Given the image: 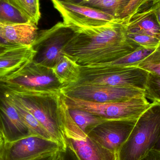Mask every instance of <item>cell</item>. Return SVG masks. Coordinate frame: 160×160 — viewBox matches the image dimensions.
I'll return each mask as SVG.
<instances>
[{
  "label": "cell",
  "mask_w": 160,
  "mask_h": 160,
  "mask_svg": "<svg viewBox=\"0 0 160 160\" xmlns=\"http://www.w3.org/2000/svg\"><path fill=\"white\" fill-rule=\"evenodd\" d=\"M61 154L64 160H80L74 150L68 145L64 150L61 151Z\"/></svg>",
  "instance_id": "83f0119b"
},
{
  "label": "cell",
  "mask_w": 160,
  "mask_h": 160,
  "mask_svg": "<svg viewBox=\"0 0 160 160\" xmlns=\"http://www.w3.org/2000/svg\"><path fill=\"white\" fill-rule=\"evenodd\" d=\"M0 85L18 93L60 92L64 87L52 68L32 61L15 73L1 79Z\"/></svg>",
  "instance_id": "5b68a950"
},
{
  "label": "cell",
  "mask_w": 160,
  "mask_h": 160,
  "mask_svg": "<svg viewBox=\"0 0 160 160\" xmlns=\"http://www.w3.org/2000/svg\"><path fill=\"white\" fill-rule=\"evenodd\" d=\"M69 112L75 123L85 133L88 128L107 121L91 113L80 109H69Z\"/></svg>",
  "instance_id": "603a6c76"
},
{
  "label": "cell",
  "mask_w": 160,
  "mask_h": 160,
  "mask_svg": "<svg viewBox=\"0 0 160 160\" xmlns=\"http://www.w3.org/2000/svg\"><path fill=\"white\" fill-rule=\"evenodd\" d=\"M61 151L48 153L30 160H56L61 154Z\"/></svg>",
  "instance_id": "f1b7e54d"
},
{
  "label": "cell",
  "mask_w": 160,
  "mask_h": 160,
  "mask_svg": "<svg viewBox=\"0 0 160 160\" xmlns=\"http://www.w3.org/2000/svg\"><path fill=\"white\" fill-rule=\"evenodd\" d=\"M74 32L73 28L64 22H58L50 29L39 31L32 46L35 51L33 62L52 68L64 55L65 46Z\"/></svg>",
  "instance_id": "52a82bcc"
},
{
  "label": "cell",
  "mask_w": 160,
  "mask_h": 160,
  "mask_svg": "<svg viewBox=\"0 0 160 160\" xmlns=\"http://www.w3.org/2000/svg\"><path fill=\"white\" fill-rule=\"evenodd\" d=\"M135 67L160 77V43L156 49Z\"/></svg>",
  "instance_id": "cb8c5ba5"
},
{
  "label": "cell",
  "mask_w": 160,
  "mask_h": 160,
  "mask_svg": "<svg viewBox=\"0 0 160 160\" xmlns=\"http://www.w3.org/2000/svg\"><path fill=\"white\" fill-rule=\"evenodd\" d=\"M52 68L64 87L76 83L79 79L80 66L67 55H64Z\"/></svg>",
  "instance_id": "e0dca14e"
},
{
  "label": "cell",
  "mask_w": 160,
  "mask_h": 160,
  "mask_svg": "<svg viewBox=\"0 0 160 160\" xmlns=\"http://www.w3.org/2000/svg\"><path fill=\"white\" fill-rule=\"evenodd\" d=\"M153 102L118 150V160H140L153 150L160 135V104Z\"/></svg>",
  "instance_id": "3957f363"
},
{
  "label": "cell",
  "mask_w": 160,
  "mask_h": 160,
  "mask_svg": "<svg viewBox=\"0 0 160 160\" xmlns=\"http://www.w3.org/2000/svg\"><path fill=\"white\" fill-rule=\"evenodd\" d=\"M62 92L70 98L98 103L125 101L145 95L144 90L138 88L89 84L66 86Z\"/></svg>",
  "instance_id": "ba28073f"
},
{
  "label": "cell",
  "mask_w": 160,
  "mask_h": 160,
  "mask_svg": "<svg viewBox=\"0 0 160 160\" xmlns=\"http://www.w3.org/2000/svg\"><path fill=\"white\" fill-rule=\"evenodd\" d=\"M35 54L32 46H19L0 55V79L11 75L32 61Z\"/></svg>",
  "instance_id": "5bb4252c"
},
{
  "label": "cell",
  "mask_w": 160,
  "mask_h": 160,
  "mask_svg": "<svg viewBox=\"0 0 160 160\" xmlns=\"http://www.w3.org/2000/svg\"><path fill=\"white\" fill-rule=\"evenodd\" d=\"M29 22H31L28 18L8 0H0V24H19Z\"/></svg>",
  "instance_id": "ffe728a7"
},
{
  "label": "cell",
  "mask_w": 160,
  "mask_h": 160,
  "mask_svg": "<svg viewBox=\"0 0 160 160\" xmlns=\"http://www.w3.org/2000/svg\"><path fill=\"white\" fill-rule=\"evenodd\" d=\"M58 151L62 148L55 141L30 135L14 142H4L1 158L2 160H30Z\"/></svg>",
  "instance_id": "30bf717a"
},
{
  "label": "cell",
  "mask_w": 160,
  "mask_h": 160,
  "mask_svg": "<svg viewBox=\"0 0 160 160\" xmlns=\"http://www.w3.org/2000/svg\"><path fill=\"white\" fill-rule=\"evenodd\" d=\"M23 13L31 22L38 25L40 18L39 0H8Z\"/></svg>",
  "instance_id": "44dd1931"
},
{
  "label": "cell",
  "mask_w": 160,
  "mask_h": 160,
  "mask_svg": "<svg viewBox=\"0 0 160 160\" xmlns=\"http://www.w3.org/2000/svg\"><path fill=\"white\" fill-rule=\"evenodd\" d=\"M150 8H154L155 16H156L158 23L160 27V5L153 7Z\"/></svg>",
  "instance_id": "1f68e13d"
},
{
  "label": "cell",
  "mask_w": 160,
  "mask_h": 160,
  "mask_svg": "<svg viewBox=\"0 0 160 160\" xmlns=\"http://www.w3.org/2000/svg\"><path fill=\"white\" fill-rule=\"evenodd\" d=\"M38 32L37 25L32 22L0 24V37L8 43L17 46H32Z\"/></svg>",
  "instance_id": "9a60e30c"
},
{
  "label": "cell",
  "mask_w": 160,
  "mask_h": 160,
  "mask_svg": "<svg viewBox=\"0 0 160 160\" xmlns=\"http://www.w3.org/2000/svg\"><path fill=\"white\" fill-rule=\"evenodd\" d=\"M130 0H89L81 3L108 13L115 18H120L121 14Z\"/></svg>",
  "instance_id": "d6986e66"
},
{
  "label": "cell",
  "mask_w": 160,
  "mask_h": 160,
  "mask_svg": "<svg viewBox=\"0 0 160 160\" xmlns=\"http://www.w3.org/2000/svg\"><path fill=\"white\" fill-rule=\"evenodd\" d=\"M0 118L4 142H10L32 135L17 108L0 85Z\"/></svg>",
  "instance_id": "7c38bea8"
},
{
  "label": "cell",
  "mask_w": 160,
  "mask_h": 160,
  "mask_svg": "<svg viewBox=\"0 0 160 160\" xmlns=\"http://www.w3.org/2000/svg\"><path fill=\"white\" fill-rule=\"evenodd\" d=\"M63 96L69 109L87 111L105 120H137L153 103H150L145 95L125 101L105 103L91 102Z\"/></svg>",
  "instance_id": "8992f818"
},
{
  "label": "cell",
  "mask_w": 160,
  "mask_h": 160,
  "mask_svg": "<svg viewBox=\"0 0 160 160\" xmlns=\"http://www.w3.org/2000/svg\"><path fill=\"white\" fill-rule=\"evenodd\" d=\"M67 25L91 28L106 25L116 19L112 15L75 0H51Z\"/></svg>",
  "instance_id": "9c48e42d"
},
{
  "label": "cell",
  "mask_w": 160,
  "mask_h": 160,
  "mask_svg": "<svg viewBox=\"0 0 160 160\" xmlns=\"http://www.w3.org/2000/svg\"><path fill=\"white\" fill-rule=\"evenodd\" d=\"M2 86L7 96L17 108L23 123L29 129L31 134L37 135L48 140H52L48 132L32 114V113L7 88Z\"/></svg>",
  "instance_id": "ac0fdd59"
},
{
  "label": "cell",
  "mask_w": 160,
  "mask_h": 160,
  "mask_svg": "<svg viewBox=\"0 0 160 160\" xmlns=\"http://www.w3.org/2000/svg\"><path fill=\"white\" fill-rule=\"evenodd\" d=\"M146 0H130L121 14L120 18L128 20L138 13L144 3Z\"/></svg>",
  "instance_id": "4316f807"
},
{
  "label": "cell",
  "mask_w": 160,
  "mask_h": 160,
  "mask_svg": "<svg viewBox=\"0 0 160 160\" xmlns=\"http://www.w3.org/2000/svg\"><path fill=\"white\" fill-rule=\"evenodd\" d=\"M4 142V140L2 136H0V155H1V152H2V149Z\"/></svg>",
  "instance_id": "d590c367"
},
{
  "label": "cell",
  "mask_w": 160,
  "mask_h": 160,
  "mask_svg": "<svg viewBox=\"0 0 160 160\" xmlns=\"http://www.w3.org/2000/svg\"><path fill=\"white\" fill-rule=\"evenodd\" d=\"M88 1L89 0H82L81 2H88Z\"/></svg>",
  "instance_id": "f35d334b"
},
{
  "label": "cell",
  "mask_w": 160,
  "mask_h": 160,
  "mask_svg": "<svg viewBox=\"0 0 160 160\" xmlns=\"http://www.w3.org/2000/svg\"><path fill=\"white\" fill-rule=\"evenodd\" d=\"M7 89L59 143L62 151L64 150L67 146L64 134L74 129L77 124L70 116L62 91L18 93Z\"/></svg>",
  "instance_id": "7a4b0ae2"
},
{
  "label": "cell",
  "mask_w": 160,
  "mask_h": 160,
  "mask_svg": "<svg viewBox=\"0 0 160 160\" xmlns=\"http://www.w3.org/2000/svg\"><path fill=\"white\" fill-rule=\"evenodd\" d=\"M159 5H160V0H146L143 5L141 8L139 12Z\"/></svg>",
  "instance_id": "4dcf8cb0"
},
{
  "label": "cell",
  "mask_w": 160,
  "mask_h": 160,
  "mask_svg": "<svg viewBox=\"0 0 160 160\" xmlns=\"http://www.w3.org/2000/svg\"><path fill=\"white\" fill-rule=\"evenodd\" d=\"M0 45H5V46H15V47H19V46H17V45H13V44H9V43H8L7 41L4 40L1 37H0Z\"/></svg>",
  "instance_id": "836d02e7"
},
{
  "label": "cell",
  "mask_w": 160,
  "mask_h": 160,
  "mask_svg": "<svg viewBox=\"0 0 160 160\" xmlns=\"http://www.w3.org/2000/svg\"><path fill=\"white\" fill-rule=\"evenodd\" d=\"M0 131L2 133V122H1V118H0Z\"/></svg>",
  "instance_id": "74e56055"
},
{
  "label": "cell",
  "mask_w": 160,
  "mask_h": 160,
  "mask_svg": "<svg viewBox=\"0 0 160 160\" xmlns=\"http://www.w3.org/2000/svg\"><path fill=\"white\" fill-rule=\"evenodd\" d=\"M127 36L141 47L156 48L160 43V39L154 37L141 34L127 33Z\"/></svg>",
  "instance_id": "484cf974"
},
{
  "label": "cell",
  "mask_w": 160,
  "mask_h": 160,
  "mask_svg": "<svg viewBox=\"0 0 160 160\" xmlns=\"http://www.w3.org/2000/svg\"><path fill=\"white\" fill-rule=\"evenodd\" d=\"M66 140L80 160H118L117 153L103 147L87 135Z\"/></svg>",
  "instance_id": "4fadbf2b"
},
{
  "label": "cell",
  "mask_w": 160,
  "mask_h": 160,
  "mask_svg": "<svg viewBox=\"0 0 160 160\" xmlns=\"http://www.w3.org/2000/svg\"><path fill=\"white\" fill-rule=\"evenodd\" d=\"M0 136H2V133L1 131H0Z\"/></svg>",
  "instance_id": "ab89813d"
},
{
  "label": "cell",
  "mask_w": 160,
  "mask_h": 160,
  "mask_svg": "<svg viewBox=\"0 0 160 160\" xmlns=\"http://www.w3.org/2000/svg\"><path fill=\"white\" fill-rule=\"evenodd\" d=\"M0 160H2V158H1V155H0Z\"/></svg>",
  "instance_id": "60d3db41"
},
{
  "label": "cell",
  "mask_w": 160,
  "mask_h": 160,
  "mask_svg": "<svg viewBox=\"0 0 160 160\" xmlns=\"http://www.w3.org/2000/svg\"><path fill=\"white\" fill-rule=\"evenodd\" d=\"M153 149L160 153V135L157 143L155 145V147H154Z\"/></svg>",
  "instance_id": "e575fe53"
},
{
  "label": "cell",
  "mask_w": 160,
  "mask_h": 160,
  "mask_svg": "<svg viewBox=\"0 0 160 160\" xmlns=\"http://www.w3.org/2000/svg\"><path fill=\"white\" fill-rule=\"evenodd\" d=\"M127 33L141 34L160 39V27L154 13V8L142 10L129 19Z\"/></svg>",
  "instance_id": "2e32d148"
},
{
  "label": "cell",
  "mask_w": 160,
  "mask_h": 160,
  "mask_svg": "<svg viewBox=\"0 0 160 160\" xmlns=\"http://www.w3.org/2000/svg\"><path fill=\"white\" fill-rule=\"evenodd\" d=\"M15 46H5V45H0V55L2 54L4 52H6L7 51L10 49L13 48H15Z\"/></svg>",
  "instance_id": "d6a6232c"
},
{
  "label": "cell",
  "mask_w": 160,
  "mask_h": 160,
  "mask_svg": "<svg viewBox=\"0 0 160 160\" xmlns=\"http://www.w3.org/2000/svg\"><path fill=\"white\" fill-rule=\"evenodd\" d=\"M56 160H64L62 156V154H61V152L60 156H59V157H58V158Z\"/></svg>",
  "instance_id": "8d00e7d4"
},
{
  "label": "cell",
  "mask_w": 160,
  "mask_h": 160,
  "mask_svg": "<svg viewBox=\"0 0 160 160\" xmlns=\"http://www.w3.org/2000/svg\"><path fill=\"white\" fill-rule=\"evenodd\" d=\"M140 160H160V153L153 149Z\"/></svg>",
  "instance_id": "f546056e"
},
{
  "label": "cell",
  "mask_w": 160,
  "mask_h": 160,
  "mask_svg": "<svg viewBox=\"0 0 160 160\" xmlns=\"http://www.w3.org/2000/svg\"><path fill=\"white\" fill-rule=\"evenodd\" d=\"M146 98L160 104V77L149 73L145 90Z\"/></svg>",
  "instance_id": "d4e9b609"
},
{
  "label": "cell",
  "mask_w": 160,
  "mask_h": 160,
  "mask_svg": "<svg viewBox=\"0 0 160 160\" xmlns=\"http://www.w3.org/2000/svg\"><path fill=\"white\" fill-rule=\"evenodd\" d=\"M126 19H116L97 27L71 26L74 34L64 48V55L79 65L111 62L134 51L140 45L128 38Z\"/></svg>",
  "instance_id": "6da1fadb"
},
{
  "label": "cell",
  "mask_w": 160,
  "mask_h": 160,
  "mask_svg": "<svg viewBox=\"0 0 160 160\" xmlns=\"http://www.w3.org/2000/svg\"><path fill=\"white\" fill-rule=\"evenodd\" d=\"M79 66L80 78L73 84L126 87L145 90L149 73L139 68L106 64Z\"/></svg>",
  "instance_id": "277c9868"
},
{
  "label": "cell",
  "mask_w": 160,
  "mask_h": 160,
  "mask_svg": "<svg viewBox=\"0 0 160 160\" xmlns=\"http://www.w3.org/2000/svg\"><path fill=\"white\" fill-rule=\"evenodd\" d=\"M137 120H107L88 128L85 133L102 146L118 153Z\"/></svg>",
  "instance_id": "8fae6325"
},
{
  "label": "cell",
  "mask_w": 160,
  "mask_h": 160,
  "mask_svg": "<svg viewBox=\"0 0 160 160\" xmlns=\"http://www.w3.org/2000/svg\"><path fill=\"white\" fill-rule=\"evenodd\" d=\"M156 48L140 47L131 53L113 62L102 64L122 67H136L144 59L149 56ZM99 65V64H98Z\"/></svg>",
  "instance_id": "7402d4cb"
}]
</instances>
